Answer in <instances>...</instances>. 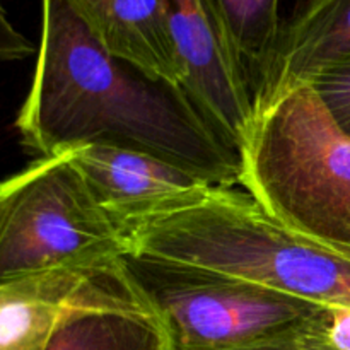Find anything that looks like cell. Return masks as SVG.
Masks as SVG:
<instances>
[{"mask_svg": "<svg viewBox=\"0 0 350 350\" xmlns=\"http://www.w3.org/2000/svg\"><path fill=\"white\" fill-rule=\"evenodd\" d=\"M239 185L306 241L350 260V137L311 85L256 109Z\"/></svg>", "mask_w": 350, "mask_h": 350, "instance_id": "cell-3", "label": "cell"}, {"mask_svg": "<svg viewBox=\"0 0 350 350\" xmlns=\"http://www.w3.org/2000/svg\"><path fill=\"white\" fill-rule=\"evenodd\" d=\"M347 57L350 0H301L282 24L270 67L256 91L255 111Z\"/></svg>", "mask_w": 350, "mask_h": 350, "instance_id": "cell-9", "label": "cell"}, {"mask_svg": "<svg viewBox=\"0 0 350 350\" xmlns=\"http://www.w3.org/2000/svg\"><path fill=\"white\" fill-rule=\"evenodd\" d=\"M250 350H320L317 347H311L308 344H301V342H293V344H277V345H265V347H256Z\"/></svg>", "mask_w": 350, "mask_h": 350, "instance_id": "cell-15", "label": "cell"}, {"mask_svg": "<svg viewBox=\"0 0 350 350\" xmlns=\"http://www.w3.org/2000/svg\"><path fill=\"white\" fill-rule=\"evenodd\" d=\"M308 85L317 92L335 125L350 137V57L318 72Z\"/></svg>", "mask_w": 350, "mask_h": 350, "instance_id": "cell-13", "label": "cell"}, {"mask_svg": "<svg viewBox=\"0 0 350 350\" xmlns=\"http://www.w3.org/2000/svg\"><path fill=\"white\" fill-rule=\"evenodd\" d=\"M123 272L159 320L171 350H250L308 344L328 304L197 267L126 253Z\"/></svg>", "mask_w": 350, "mask_h": 350, "instance_id": "cell-4", "label": "cell"}, {"mask_svg": "<svg viewBox=\"0 0 350 350\" xmlns=\"http://www.w3.org/2000/svg\"><path fill=\"white\" fill-rule=\"evenodd\" d=\"M36 68L16 126L40 157L85 144L142 150L215 187L241 178L239 152L180 85L113 57L72 0H41Z\"/></svg>", "mask_w": 350, "mask_h": 350, "instance_id": "cell-1", "label": "cell"}, {"mask_svg": "<svg viewBox=\"0 0 350 350\" xmlns=\"http://www.w3.org/2000/svg\"><path fill=\"white\" fill-rule=\"evenodd\" d=\"M43 350H171L149 310H89L55 330Z\"/></svg>", "mask_w": 350, "mask_h": 350, "instance_id": "cell-11", "label": "cell"}, {"mask_svg": "<svg viewBox=\"0 0 350 350\" xmlns=\"http://www.w3.org/2000/svg\"><path fill=\"white\" fill-rule=\"evenodd\" d=\"M129 253L197 267L328 306H350V260L273 219L248 191L208 187L122 228Z\"/></svg>", "mask_w": 350, "mask_h": 350, "instance_id": "cell-2", "label": "cell"}, {"mask_svg": "<svg viewBox=\"0 0 350 350\" xmlns=\"http://www.w3.org/2000/svg\"><path fill=\"white\" fill-rule=\"evenodd\" d=\"M34 51L33 43L12 26L0 5V62L23 60Z\"/></svg>", "mask_w": 350, "mask_h": 350, "instance_id": "cell-14", "label": "cell"}, {"mask_svg": "<svg viewBox=\"0 0 350 350\" xmlns=\"http://www.w3.org/2000/svg\"><path fill=\"white\" fill-rule=\"evenodd\" d=\"M161 2L181 89L239 152L255 118V98L214 0Z\"/></svg>", "mask_w": 350, "mask_h": 350, "instance_id": "cell-6", "label": "cell"}, {"mask_svg": "<svg viewBox=\"0 0 350 350\" xmlns=\"http://www.w3.org/2000/svg\"><path fill=\"white\" fill-rule=\"evenodd\" d=\"M74 149L38 157L0 180V282L62 267L108 265L129 253L120 226L75 166Z\"/></svg>", "mask_w": 350, "mask_h": 350, "instance_id": "cell-5", "label": "cell"}, {"mask_svg": "<svg viewBox=\"0 0 350 350\" xmlns=\"http://www.w3.org/2000/svg\"><path fill=\"white\" fill-rule=\"evenodd\" d=\"M113 57L181 88V72L161 0H72Z\"/></svg>", "mask_w": 350, "mask_h": 350, "instance_id": "cell-10", "label": "cell"}, {"mask_svg": "<svg viewBox=\"0 0 350 350\" xmlns=\"http://www.w3.org/2000/svg\"><path fill=\"white\" fill-rule=\"evenodd\" d=\"M214 3L255 98L282 31L280 0H214Z\"/></svg>", "mask_w": 350, "mask_h": 350, "instance_id": "cell-12", "label": "cell"}, {"mask_svg": "<svg viewBox=\"0 0 350 350\" xmlns=\"http://www.w3.org/2000/svg\"><path fill=\"white\" fill-rule=\"evenodd\" d=\"M74 163L94 200L120 229L211 185L161 157L113 144L75 147Z\"/></svg>", "mask_w": 350, "mask_h": 350, "instance_id": "cell-8", "label": "cell"}, {"mask_svg": "<svg viewBox=\"0 0 350 350\" xmlns=\"http://www.w3.org/2000/svg\"><path fill=\"white\" fill-rule=\"evenodd\" d=\"M89 310L149 308L130 286L122 260L2 280L0 350H43L65 320Z\"/></svg>", "mask_w": 350, "mask_h": 350, "instance_id": "cell-7", "label": "cell"}]
</instances>
